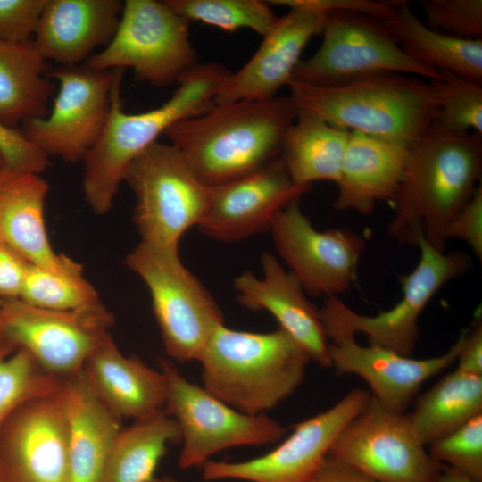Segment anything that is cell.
I'll return each mask as SVG.
<instances>
[{"label":"cell","mask_w":482,"mask_h":482,"mask_svg":"<svg viewBox=\"0 0 482 482\" xmlns=\"http://www.w3.org/2000/svg\"><path fill=\"white\" fill-rule=\"evenodd\" d=\"M481 170L482 135H454L434 122L408 149L403 179L390 202L388 235L414 246L421 237L445 252L446 229L472 197Z\"/></svg>","instance_id":"obj_1"},{"label":"cell","mask_w":482,"mask_h":482,"mask_svg":"<svg viewBox=\"0 0 482 482\" xmlns=\"http://www.w3.org/2000/svg\"><path fill=\"white\" fill-rule=\"evenodd\" d=\"M295 114L289 96L214 104L203 114L174 124L164 135L198 179L212 187L278 158Z\"/></svg>","instance_id":"obj_2"},{"label":"cell","mask_w":482,"mask_h":482,"mask_svg":"<svg viewBox=\"0 0 482 482\" xmlns=\"http://www.w3.org/2000/svg\"><path fill=\"white\" fill-rule=\"evenodd\" d=\"M287 87L297 109L312 112L334 126L407 149L429 130L441 104L438 81L398 72L331 87L291 80Z\"/></svg>","instance_id":"obj_3"},{"label":"cell","mask_w":482,"mask_h":482,"mask_svg":"<svg viewBox=\"0 0 482 482\" xmlns=\"http://www.w3.org/2000/svg\"><path fill=\"white\" fill-rule=\"evenodd\" d=\"M229 74L220 63H198L177 83L168 101L139 113L124 112L122 80L116 84L107 124L83 161V191L96 214L109 212L130 163L162 134L174 124L214 106L218 90Z\"/></svg>","instance_id":"obj_4"},{"label":"cell","mask_w":482,"mask_h":482,"mask_svg":"<svg viewBox=\"0 0 482 482\" xmlns=\"http://www.w3.org/2000/svg\"><path fill=\"white\" fill-rule=\"evenodd\" d=\"M311 358L286 331L249 332L219 325L198 362L203 387L249 415L266 412L301 384Z\"/></svg>","instance_id":"obj_5"},{"label":"cell","mask_w":482,"mask_h":482,"mask_svg":"<svg viewBox=\"0 0 482 482\" xmlns=\"http://www.w3.org/2000/svg\"><path fill=\"white\" fill-rule=\"evenodd\" d=\"M125 264L149 291L166 353L179 362L198 361L224 317L211 293L184 266L179 250L139 242Z\"/></svg>","instance_id":"obj_6"},{"label":"cell","mask_w":482,"mask_h":482,"mask_svg":"<svg viewBox=\"0 0 482 482\" xmlns=\"http://www.w3.org/2000/svg\"><path fill=\"white\" fill-rule=\"evenodd\" d=\"M124 181L135 195L140 242L179 250L181 237L203 220L210 187L176 146L158 141L130 163Z\"/></svg>","instance_id":"obj_7"},{"label":"cell","mask_w":482,"mask_h":482,"mask_svg":"<svg viewBox=\"0 0 482 482\" xmlns=\"http://www.w3.org/2000/svg\"><path fill=\"white\" fill-rule=\"evenodd\" d=\"M414 270L400 278L403 297L390 310L374 316L360 314L337 296H327L319 315L328 341L365 334L370 345L411 356L419 337L418 320L436 293L448 281L464 276L473 265L461 251L440 252L423 238Z\"/></svg>","instance_id":"obj_8"},{"label":"cell","mask_w":482,"mask_h":482,"mask_svg":"<svg viewBox=\"0 0 482 482\" xmlns=\"http://www.w3.org/2000/svg\"><path fill=\"white\" fill-rule=\"evenodd\" d=\"M322 42L297 64L292 80L331 87L383 72H398L439 81L438 71L408 56L383 20L346 11L329 12Z\"/></svg>","instance_id":"obj_9"},{"label":"cell","mask_w":482,"mask_h":482,"mask_svg":"<svg viewBox=\"0 0 482 482\" xmlns=\"http://www.w3.org/2000/svg\"><path fill=\"white\" fill-rule=\"evenodd\" d=\"M188 24L163 1L127 0L112 40L84 64L130 68L137 79L155 87L177 84L198 64Z\"/></svg>","instance_id":"obj_10"},{"label":"cell","mask_w":482,"mask_h":482,"mask_svg":"<svg viewBox=\"0 0 482 482\" xmlns=\"http://www.w3.org/2000/svg\"><path fill=\"white\" fill-rule=\"evenodd\" d=\"M159 364L167 381L163 410L181 432L179 469L202 466L231 447L271 444L286 434L287 428L267 414L243 413L189 382L169 360L160 358Z\"/></svg>","instance_id":"obj_11"},{"label":"cell","mask_w":482,"mask_h":482,"mask_svg":"<svg viewBox=\"0 0 482 482\" xmlns=\"http://www.w3.org/2000/svg\"><path fill=\"white\" fill-rule=\"evenodd\" d=\"M113 314L100 301L79 309L35 307L1 299L0 327L6 342L27 351L48 374L63 379L83 370L110 335Z\"/></svg>","instance_id":"obj_12"},{"label":"cell","mask_w":482,"mask_h":482,"mask_svg":"<svg viewBox=\"0 0 482 482\" xmlns=\"http://www.w3.org/2000/svg\"><path fill=\"white\" fill-rule=\"evenodd\" d=\"M123 73L85 64L50 70L48 78L59 84L53 106L45 117L24 121L20 130L48 157L83 162L107 124L113 88Z\"/></svg>","instance_id":"obj_13"},{"label":"cell","mask_w":482,"mask_h":482,"mask_svg":"<svg viewBox=\"0 0 482 482\" xmlns=\"http://www.w3.org/2000/svg\"><path fill=\"white\" fill-rule=\"evenodd\" d=\"M425 447L407 412H394L371 395L327 456L377 482H437L443 464Z\"/></svg>","instance_id":"obj_14"},{"label":"cell","mask_w":482,"mask_h":482,"mask_svg":"<svg viewBox=\"0 0 482 482\" xmlns=\"http://www.w3.org/2000/svg\"><path fill=\"white\" fill-rule=\"evenodd\" d=\"M299 200L279 211L271 222L276 250L305 293L337 296L357 280L365 238L346 229L317 230Z\"/></svg>","instance_id":"obj_15"},{"label":"cell","mask_w":482,"mask_h":482,"mask_svg":"<svg viewBox=\"0 0 482 482\" xmlns=\"http://www.w3.org/2000/svg\"><path fill=\"white\" fill-rule=\"evenodd\" d=\"M370 397V391L353 389L331 408L297 423L283 442L262 456L237 462L207 461L202 465V478L310 482L339 432Z\"/></svg>","instance_id":"obj_16"},{"label":"cell","mask_w":482,"mask_h":482,"mask_svg":"<svg viewBox=\"0 0 482 482\" xmlns=\"http://www.w3.org/2000/svg\"><path fill=\"white\" fill-rule=\"evenodd\" d=\"M0 429V466L11 482H71L61 384L19 406Z\"/></svg>","instance_id":"obj_17"},{"label":"cell","mask_w":482,"mask_h":482,"mask_svg":"<svg viewBox=\"0 0 482 482\" xmlns=\"http://www.w3.org/2000/svg\"><path fill=\"white\" fill-rule=\"evenodd\" d=\"M309 189L294 183L279 156L250 174L210 187L197 228L218 241L244 240L270 229L277 213Z\"/></svg>","instance_id":"obj_18"},{"label":"cell","mask_w":482,"mask_h":482,"mask_svg":"<svg viewBox=\"0 0 482 482\" xmlns=\"http://www.w3.org/2000/svg\"><path fill=\"white\" fill-rule=\"evenodd\" d=\"M465 329L448 350L437 356L415 359L375 345H361L353 337L329 341L331 367L338 374H355L371 395L388 410L405 413L421 386L451 366L458 357Z\"/></svg>","instance_id":"obj_19"},{"label":"cell","mask_w":482,"mask_h":482,"mask_svg":"<svg viewBox=\"0 0 482 482\" xmlns=\"http://www.w3.org/2000/svg\"><path fill=\"white\" fill-rule=\"evenodd\" d=\"M326 14L302 8H289L278 17L252 58L225 79L215 104L243 100H267L292 80L301 54L314 36L322 32Z\"/></svg>","instance_id":"obj_20"},{"label":"cell","mask_w":482,"mask_h":482,"mask_svg":"<svg viewBox=\"0 0 482 482\" xmlns=\"http://www.w3.org/2000/svg\"><path fill=\"white\" fill-rule=\"evenodd\" d=\"M263 276L245 271L234 279L237 300L251 311H267L322 367H331L328 345L319 309L307 298L298 279L270 253L261 255Z\"/></svg>","instance_id":"obj_21"},{"label":"cell","mask_w":482,"mask_h":482,"mask_svg":"<svg viewBox=\"0 0 482 482\" xmlns=\"http://www.w3.org/2000/svg\"><path fill=\"white\" fill-rule=\"evenodd\" d=\"M49 190L39 174L0 167V239L29 263L60 273H80L83 267L53 249L45 223Z\"/></svg>","instance_id":"obj_22"},{"label":"cell","mask_w":482,"mask_h":482,"mask_svg":"<svg viewBox=\"0 0 482 482\" xmlns=\"http://www.w3.org/2000/svg\"><path fill=\"white\" fill-rule=\"evenodd\" d=\"M122 9L120 0H47L32 41L46 61L81 65L112 40Z\"/></svg>","instance_id":"obj_23"},{"label":"cell","mask_w":482,"mask_h":482,"mask_svg":"<svg viewBox=\"0 0 482 482\" xmlns=\"http://www.w3.org/2000/svg\"><path fill=\"white\" fill-rule=\"evenodd\" d=\"M84 374L110 411L134 420L163 411L167 381L162 370L125 356L109 335L87 361Z\"/></svg>","instance_id":"obj_24"},{"label":"cell","mask_w":482,"mask_h":482,"mask_svg":"<svg viewBox=\"0 0 482 482\" xmlns=\"http://www.w3.org/2000/svg\"><path fill=\"white\" fill-rule=\"evenodd\" d=\"M408 149L351 130L334 208L370 213L378 202H391L403 179Z\"/></svg>","instance_id":"obj_25"},{"label":"cell","mask_w":482,"mask_h":482,"mask_svg":"<svg viewBox=\"0 0 482 482\" xmlns=\"http://www.w3.org/2000/svg\"><path fill=\"white\" fill-rule=\"evenodd\" d=\"M68 428L71 482H100L120 419L104 403L84 371L61 379Z\"/></svg>","instance_id":"obj_26"},{"label":"cell","mask_w":482,"mask_h":482,"mask_svg":"<svg viewBox=\"0 0 482 482\" xmlns=\"http://www.w3.org/2000/svg\"><path fill=\"white\" fill-rule=\"evenodd\" d=\"M383 21L411 59L482 84V39L459 38L430 29L403 0Z\"/></svg>","instance_id":"obj_27"},{"label":"cell","mask_w":482,"mask_h":482,"mask_svg":"<svg viewBox=\"0 0 482 482\" xmlns=\"http://www.w3.org/2000/svg\"><path fill=\"white\" fill-rule=\"evenodd\" d=\"M296 108V107H295ZM350 130L334 126L307 110L297 109L282 144L280 158L299 186L328 180L337 184Z\"/></svg>","instance_id":"obj_28"},{"label":"cell","mask_w":482,"mask_h":482,"mask_svg":"<svg viewBox=\"0 0 482 482\" xmlns=\"http://www.w3.org/2000/svg\"><path fill=\"white\" fill-rule=\"evenodd\" d=\"M46 60L33 41L0 42V122L18 129L24 121L43 118L54 93Z\"/></svg>","instance_id":"obj_29"},{"label":"cell","mask_w":482,"mask_h":482,"mask_svg":"<svg viewBox=\"0 0 482 482\" xmlns=\"http://www.w3.org/2000/svg\"><path fill=\"white\" fill-rule=\"evenodd\" d=\"M180 442L179 427L164 410L135 420L118 434L100 482H160L155 472L167 445Z\"/></svg>","instance_id":"obj_30"},{"label":"cell","mask_w":482,"mask_h":482,"mask_svg":"<svg viewBox=\"0 0 482 482\" xmlns=\"http://www.w3.org/2000/svg\"><path fill=\"white\" fill-rule=\"evenodd\" d=\"M478 414H482V376L456 369L421 395L408 417L427 446Z\"/></svg>","instance_id":"obj_31"},{"label":"cell","mask_w":482,"mask_h":482,"mask_svg":"<svg viewBox=\"0 0 482 482\" xmlns=\"http://www.w3.org/2000/svg\"><path fill=\"white\" fill-rule=\"evenodd\" d=\"M163 2L188 22L201 21L229 32L249 29L263 37L278 21V16L275 15L266 1L165 0Z\"/></svg>","instance_id":"obj_32"},{"label":"cell","mask_w":482,"mask_h":482,"mask_svg":"<svg viewBox=\"0 0 482 482\" xmlns=\"http://www.w3.org/2000/svg\"><path fill=\"white\" fill-rule=\"evenodd\" d=\"M19 299L55 311L79 309L99 302L96 288L80 273H60L29 265Z\"/></svg>","instance_id":"obj_33"},{"label":"cell","mask_w":482,"mask_h":482,"mask_svg":"<svg viewBox=\"0 0 482 482\" xmlns=\"http://www.w3.org/2000/svg\"><path fill=\"white\" fill-rule=\"evenodd\" d=\"M60 384L27 351L0 352V426L22 403L55 391Z\"/></svg>","instance_id":"obj_34"},{"label":"cell","mask_w":482,"mask_h":482,"mask_svg":"<svg viewBox=\"0 0 482 482\" xmlns=\"http://www.w3.org/2000/svg\"><path fill=\"white\" fill-rule=\"evenodd\" d=\"M441 104L435 122L454 134L482 135V84L439 71Z\"/></svg>","instance_id":"obj_35"},{"label":"cell","mask_w":482,"mask_h":482,"mask_svg":"<svg viewBox=\"0 0 482 482\" xmlns=\"http://www.w3.org/2000/svg\"><path fill=\"white\" fill-rule=\"evenodd\" d=\"M428 446L436 461L482 482V414Z\"/></svg>","instance_id":"obj_36"},{"label":"cell","mask_w":482,"mask_h":482,"mask_svg":"<svg viewBox=\"0 0 482 482\" xmlns=\"http://www.w3.org/2000/svg\"><path fill=\"white\" fill-rule=\"evenodd\" d=\"M426 25L463 39H482V0H422Z\"/></svg>","instance_id":"obj_37"},{"label":"cell","mask_w":482,"mask_h":482,"mask_svg":"<svg viewBox=\"0 0 482 482\" xmlns=\"http://www.w3.org/2000/svg\"><path fill=\"white\" fill-rule=\"evenodd\" d=\"M47 0H0V42L32 41Z\"/></svg>","instance_id":"obj_38"},{"label":"cell","mask_w":482,"mask_h":482,"mask_svg":"<svg viewBox=\"0 0 482 482\" xmlns=\"http://www.w3.org/2000/svg\"><path fill=\"white\" fill-rule=\"evenodd\" d=\"M0 154L4 166L40 174L50 162L49 157L26 138L20 129H11L0 122Z\"/></svg>","instance_id":"obj_39"},{"label":"cell","mask_w":482,"mask_h":482,"mask_svg":"<svg viewBox=\"0 0 482 482\" xmlns=\"http://www.w3.org/2000/svg\"><path fill=\"white\" fill-rule=\"evenodd\" d=\"M270 5L302 8L328 13L335 11L355 12L380 20L386 19L395 10L398 1L374 0H271Z\"/></svg>","instance_id":"obj_40"},{"label":"cell","mask_w":482,"mask_h":482,"mask_svg":"<svg viewBox=\"0 0 482 482\" xmlns=\"http://www.w3.org/2000/svg\"><path fill=\"white\" fill-rule=\"evenodd\" d=\"M446 238L465 242L475 256L482 259V187L478 186L472 197L452 220Z\"/></svg>","instance_id":"obj_41"},{"label":"cell","mask_w":482,"mask_h":482,"mask_svg":"<svg viewBox=\"0 0 482 482\" xmlns=\"http://www.w3.org/2000/svg\"><path fill=\"white\" fill-rule=\"evenodd\" d=\"M29 263L0 239V299L19 298Z\"/></svg>","instance_id":"obj_42"},{"label":"cell","mask_w":482,"mask_h":482,"mask_svg":"<svg viewBox=\"0 0 482 482\" xmlns=\"http://www.w3.org/2000/svg\"><path fill=\"white\" fill-rule=\"evenodd\" d=\"M456 361L457 370L482 376V321L480 314L475 318L471 328L465 329Z\"/></svg>","instance_id":"obj_43"},{"label":"cell","mask_w":482,"mask_h":482,"mask_svg":"<svg viewBox=\"0 0 482 482\" xmlns=\"http://www.w3.org/2000/svg\"><path fill=\"white\" fill-rule=\"evenodd\" d=\"M310 482H377L327 456Z\"/></svg>","instance_id":"obj_44"},{"label":"cell","mask_w":482,"mask_h":482,"mask_svg":"<svg viewBox=\"0 0 482 482\" xmlns=\"http://www.w3.org/2000/svg\"><path fill=\"white\" fill-rule=\"evenodd\" d=\"M437 482H475L457 470L443 465Z\"/></svg>","instance_id":"obj_45"},{"label":"cell","mask_w":482,"mask_h":482,"mask_svg":"<svg viewBox=\"0 0 482 482\" xmlns=\"http://www.w3.org/2000/svg\"><path fill=\"white\" fill-rule=\"evenodd\" d=\"M0 310H1V299H0ZM11 348H12V346L10 345L6 342L4 337L3 333H2L1 327H0V352L10 351Z\"/></svg>","instance_id":"obj_46"},{"label":"cell","mask_w":482,"mask_h":482,"mask_svg":"<svg viewBox=\"0 0 482 482\" xmlns=\"http://www.w3.org/2000/svg\"><path fill=\"white\" fill-rule=\"evenodd\" d=\"M0 482H11L0 466Z\"/></svg>","instance_id":"obj_47"},{"label":"cell","mask_w":482,"mask_h":482,"mask_svg":"<svg viewBox=\"0 0 482 482\" xmlns=\"http://www.w3.org/2000/svg\"><path fill=\"white\" fill-rule=\"evenodd\" d=\"M160 482H180V481H179V480H177V479H174V478H172L165 477V478H163L162 479H161Z\"/></svg>","instance_id":"obj_48"},{"label":"cell","mask_w":482,"mask_h":482,"mask_svg":"<svg viewBox=\"0 0 482 482\" xmlns=\"http://www.w3.org/2000/svg\"><path fill=\"white\" fill-rule=\"evenodd\" d=\"M3 166H4V160H3V158H2V156L0 154V167H3Z\"/></svg>","instance_id":"obj_49"}]
</instances>
